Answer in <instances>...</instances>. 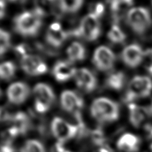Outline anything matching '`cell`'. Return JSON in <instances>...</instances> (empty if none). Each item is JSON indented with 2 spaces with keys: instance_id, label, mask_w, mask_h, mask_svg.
I'll return each instance as SVG.
<instances>
[{
  "instance_id": "cell-9",
  "label": "cell",
  "mask_w": 152,
  "mask_h": 152,
  "mask_svg": "<svg viewBox=\"0 0 152 152\" xmlns=\"http://www.w3.org/2000/svg\"><path fill=\"white\" fill-rule=\"evenodd\" d=\"M115 60V54L106 46H100L97 48L94 53V64L96 68L102 71L111 70L114 67Z\"/></svg>"
},
{
  "instance_id": "cell-25",
  "label": "cell",
  "mask_w": 152,
  "mask_h": 152,
  "mask_svg": "<svg viewBox=\"0 0 152 152\" xmlns=\"http://www.w3.org/2000/svg\"><path fill=\"white\" fill-rule=\"evenodd\" d=\"M21 152H46L42 144L36 140H28L21 148Z\"/></svg>"
},
{
  "instance_id": "cell-28",
  "label": "cell",
  "mask_w": 152,
  "mask_h": 152,
  "mask_svg": "<svg viewBox=\"0 0 152 152\" xmlns=\"http://www.w3.org/2000/svg\"><path fill=\"white\" fill-rule=\"evenodd\" d=\"M104 10H105V7H104V4L102 3H98L96 4L94 9L93 11L91 12L92 13H94V15H96V16L99 17V16H102L104 13Z\"/></svg>"
},
{
  "instance_id": "cell-24",
  "label": "cell",
  "mask_w": 152,
  "mask_h": 152,
  "mask_svg": "<svg viewBox=\"0 0 152 152\" xmlns=\"http://www.w3.org/2000/svg\"><path fill=\"white\" fill-rule=\"evenodd\" d=\"M108 38L113 43L120 44L124 42L125 40L126 39V35L118 25H114L108 31Z\"/></svg>"
},
{
  "instance_id": "cell-36",
  "label": "cell",
  "mask_w": 152,
  "mask_h": 152,
  "mask_svg": "<svg viewBox=\"0 0 152 152\" xmlns=\"http://www.w3.org/2000/svg\"><path fill=\"white\" fill-rule=\"evenodd\" d=\"M10 1H16V0H10Z\"/></svg>"
},
{
  "instance_id": "cell-27",
  "label": "cell",
  "mask_w": 152,
  "mask_h": 152,
  "mask_svg": "<svg viewBox=\"0 0 152 152\" xmlns=\"http://www.w3.org/2000/svg\"><path fill=\"white\" fill-rule=\"evenodd\" d=\"M0 152H15V148L10 140H6L0 144Z\"/></svg>"
},
{
  "instance_id": "cell-1",
  "label": "cell",
  "mask_w": 152,
  "mask_h": 152,
  "mask_svg": "<svg viewBox=\"0 0 152 152\" xmlns=\"http://www.w3.org/2000/svg\"><path fill=\"white\" fill-rule=\"evenodd\" d=\"M91 113L95 120L101 123H111L119 118L120 107L117 102L105 97L95 99L91 106Z\"/></svg>"
},
{
  "instance_id": "cell-7",
  "label": "cell",
  "mask_w": 152,
  "mask_h": 152,
  "mask_svg": "<svg viewBox=\"0 0 152 152\" xmlns=\"http://www.w3.org/2000/svg\"><path fill=\"white\" fill-rule=\"evenodd\" d=\"M78 130L77 126L68 123L60 117H55L52 120V133L61 143L74 138L78 133Z\"/></svg>"
},
{
  "instance_id": "cell-4",
  "label": "cell",
  "mask_w": 152,
  "mask_h": 152,
  "mask_svg": "<svg viewBox=\"0 0 152 152\" xmlns=\"http://www.w3.org/2000/svg\"><path fill=\"white\" fill-rule=\"evenodd\" d=\"M152 91V80L146 76H137L129 83L126 99L131 102L139 98L149 96Z\"/></svg>"
},
{
  "instance_id": "cell-22",
  "label": "cell",
  "mask_w": 152,
  "mask_h": 152,
  "mask_svg": "<svg viewBox=\"0 0 152 152\" xmlns=\"http://www.w3.org/2000/svg\"><path fill=\"white\" fill-rule=\"evenodd\" d=\"M84 0H59L61 9L65 13H76L81 8Z\"/></svg>"
},
{
  "instance_id": "cell-32",
  "label": "cell",
  "mask_w": 152,
  "mask_h": 152,
  "mask_svg": "<svg viewBox=\"0 0 152 152\" xmlns=\"http://www.w3.org/2000/svg\"><path fill=\"white\" fill-rule=\"evenodd\" d=\"M103 1H105V2L108 3V4H111V6L113 4V3H114V1H116V0H103Z\"/></svg>"
},
{
  "instance_id": "cell-26",
  "label": "cell",
  "mask_w": 152,
  "mask_h": 152,
  "mask_svg": "<svg viewBox=\"0 0 152 152\" xmlns=\"http://www.w3.org/2000/svg\"><path fill=\"white\" fill-rule=\"evenodd\" d=\"M10 39L9 33L0 28V56L4 54L10 48Z\"/></svg>"
},
{
  "instance_id": "cell-18",
  "label": "cell",
  "mask_w": 152,
  "mask_h": 152,
  "mask_svg": "<svg viewBox=\"0 0 152 152\" xmlns=\"http://www.w3.org/2000/svg\"><path fill=\"white\" fill-rule=\"evenodd\" d=\"M134 0H116L111 7L114 19L118 22L125 16H127L129 10L132 9Z\"/></svg>"
},
{
  "instance_id": "cell-11",
  "label": "cell",
  "mask_w": 152,
  "mask_h": 152,
  "mask_svg": "<svg viewBox=\"0 0 152 152\" xmlns=\"http://www.w3.org/2000/svg\"><path fill=\"white\" fill-rule=\"evenodd\" d=\"M61 106L66 112L74 115L80 113L83 107V100L77 93L72 91H65L60 97Z\"/></svg>"
},
{
  "instance_id": "cell-20",
  "label": "cell",
  "mask_w": 152,
  "mask_h": 152,
  "mask_svg": "<svg viewBox=\"0 0 152 152\" xmlns=\"http://www.w3.org/2000/svg\"><path fill=\"white\" fill-rule=\"evenodd\" d=\"M126 83V75L121 71L115 72L109 75L106 80V86L114 90L122 89Z\"/></svg>"
},
{
  "instance_id": "cell-23",
  "label": "cell",
  "mask_w": 152,
  "mask_h": 152,
  "mask_svg": "<svg viewBox=\"0 0 152 152\" xmlns=\"http://www.w3.org/2000/svg\"><path fill=\"white\" fill-rule=\"evenodd\" d=\"M54 0H34L35 10L34 11L42 17L44 15L50 13L53 8Z\"/></svg>"
},
{
  "instance_id": "cell-19",
  "label": "cell",
  "mask_w": 152,
  "mask_h": 152,
  "mask_svg": "<svg viewBox=\"0 0 152 152\" xmlns=\"http://www.w3.org/2000/svg\"><path fill=\"white\" fill-rule=\"evenodd\" d=\"M67 55L71 62H79L86 58V48L78 42H74L67 49Z\"/></svg>"
},
{
  "instance_id": "cell-16",
  "label": "cell",
  "mask_w": 152,
  "mask_h": 152,
  "mask_svg": "<svg viewBox=\"0 0 152 152\" xmlns=\"http://www.w3.org/2000/svg\"><path fill=\"white\" fill-rule=\"evenodd\" d=\"M139 137L133 134L127 133L123 134L117 141V148L123 152H137L139 150Z\"/></svg>"
},
{
  "instance_id": "cell-5",
  "label": "cell",
  "mask_w": 152,
  "mask_h": 152,
  "mask_svg": "<svg viewBox=\"0 0 152 152\" xmlns=\"http://www.w3.org/2000/svg\"><path fill=\"white\" fill-rule=\"evenodd\" d=\"M35 109L40 114L48 111L55 102L53 89L45 83H38L34 88Z\"/></svg>"
},
{
  "instance_id": "cell-35",
  "label": "cell",
  "mask_w": 152,
  "mask_h": 152,
  "mask_svg": "<svg viewBox=\"0 0 152 152\" xmlns=\"http://www.w3.org/2000/svg\"><path fill=\"white\" fill-rule=\"evenodd\" d=\"M65 152H72V151H65Z\"/></svg>"
},
{
  "instance_id": "cell-30",
  "label": "cell",
  "mask_w": 152,
  "mask_h": 152,
  "mask_svg": "<svg viewBox=\"0 0 152 152\" xmlns=\"http://www.w3.org/2000/svg\"><path fill=\"white\" fill-rule=\"evenodd\" d=\"M5 15V2L4 0H0V19Z\"/></svg>"
},
{
  "instance_id": "cell-14",
  "label": "cell",
  "mask_w": 152,
  "mask_h": 152,
  "mask_svg": "<svg viewBox=\"0 0 152 152\" xmlns=\"http://www.w3.org/2000/svg\"><path fill=\"white\" fill-rule=\"evenodd\" d=\"M68 33L57 22L51 24L46 33V41L55 48L60 47L68 38Z\"/></svg>"
},
{
  "instance_id": "cell-21",
  "label": "cell",
  "mask_w": 152,
  "mask_h": 152,
  "mask_svg": "<svg viewBox=\"0 0 152 152\" xmlns=\"http://www.w3.org/2000/svg\"><path fill=\"white\" fill-rule=\"evenodd\" d=\"M16 74V65L10 61L0 63V79L3 80H10Z\"/></svg>"
},
{
  "instance_id": "cell-13",
  "label": "cell",
  "mask_w": 152,
  "mask_h": 152,
  "mask_svg": "<svg viewBox=\"0 0 152 152\" xmlns=\"http://www.w3.org/2000/svg\"><path fill=\"white\" fill-rule=\"evenodd\" d=\"M74 78L78 88L86 92H92L94 91L97 85L94 74L87 68L77 70Z\"/></svg>"
},
{
  "instance_id": "cell-33",
  "label": "cell",
  "mask_w": 152,
  "mask_h": 152,
  "mask_svg": "<svg viewBox=\"0 0 152 152\" xmlns=\"http://www.w3.org/2000/svg\"><path fill=\"white\" fill-rule=\"evenodd\" d=\"M148 132H149L150 135H151V137H152V126L148 128Z\"/></svg>"
},
{
  "instance_id": "cell-29",
  "label": "cell",
  "mask_w": 152,
  "mask_h": 152,
  "mask_svg": "<svg viewBox=\"0 0 152 152\" xmlns=\"http://www.w3.org/2000/svg\"><path fill=\"white\" fill-rule=\"evenodd\" d=\"M11 116L9 115L8 113L2 108H0V121H4V120H10Z\"/></svg>"
},
{
  "instance_id": "cell-10",
  "label": "cell",
  "mask_w": 152,
  "mask_h": 152,
  "mask_svg": "<svg viewBox=\"0 0 152 152\" xmlns=\"http://www.w3.org/2000/svg\"><path fill=\"white\" fill-rule=\"evenodd\" d=\"M30 93L31 90L28 85L21 82L14 83L7 90V100L14 105H20L27 100Z\"/></svg>"
},
{
  "instance_id": "cell-3",
  "label": "cell",
  "mask_w": 152,
  "mask_h": 152,
  "mask_svg": "<svg viewBox=\"0 0 152 152\" xmlns=\"http://www.w3.org/2000/svg\"><path fill=\"white\" fill-rule=\"evenodd\" d=\"M126 16L129 26L137 34L146 32L151 25V14L145 7H133L129 10Z\"/></svg>"
},
{
  "instance_id": "cell-6",
  "label": "cell",
  "mask_w": 152,
  "mask_h": 152,
  "mask_svg": "<svg viewBox=\"0 0 152 152\" xmlns=\"http://www.w3.org/2000/svg\"><path fill=\"white\" fill-rule=\"evenodd\" d=\"M76 34L88 41L97 39L101 34V25L99 17L92 13L83 17Z\"/></svg>"
},
{
  "instance_id": "cell-12",
  "label": "cell",
  "mask_w": 152,
  "mask_h": 152,
  "mask_svg": "<svg viewBox=\"0 0 152 152\" xmlns=\"http://www.w3.org/2000/svg\"><path fill=\"white\" fill-rule=\"evenodd\" d=\"M143 50L137 44L129 45L122 52V59L127 66L134 68L140 65L144 58Z\"/></svg>"
},
{
  "instance_id": "cell-17",
  "label": "cell",
  "mask_w": 152,
  "mask_h": 152,
  "mask_svg": "<svg viewBox=\"0 0 152 152\" xmlns=\"http://www.w3.org/2000/svg\"><path fill=\"white\" fill-rule=\"evenodd\" d=\"M150 114L149 108H142L133 103L129 105V118L134 127L139 128Z\"/></svg>"
},
{
  "instance_id": "cell-8",
  "label": "cell",
  "mask_w": 152,
  "mask_h": 152,
  "mask_svg": "<svg viewBox=\"0 0 152 152\" xmlns=\"http://www.w3.org/2000/svg\"><path fill=\"white\" fill-rule=\"evenodd\" d=\"M20 64L24 72L28 75H42L48 71V66L45 62L39 56L36 55L28 53L22 56Z\"/></svg>"
},
{
  "instance_id": "cell-34",
  "label": "cell",
  "mask_w": 152,
  "mask_h": 152,
  "mask_svg": "<svg viewBox=\"0 0 152 152\" xmlns=\"http://www.w3.org/2000/svg\"><path fill=\"white\" fill-rule=\"evenodd\" d=\"M1 89H0V97H1Z\"/></svg>"
},
{
  "instance_id": "cell-31",
  "label": "cell",
  "mask_w": 152,
  "mask_h": 152,
  "mask_svg": "<svg viewBox=\"0 0 152 152\" xmlns=\"http://www.w3.org/2000/svg\"><path fill=\"white\" fill-rule=\"evenodd\" d=\"M95 152H111V151H108V150L106 149V148H99V149H98L97 151H96Z\"/></svg>"
},
{
  "instance_id": "cell-2",
  "label": "cell",
  "mask_w": 152,
  "mask_h": 152,
  "mask_svg": "<svg viewBox=\"0 0 152 152\" xmlns=\"http://www.w3.org/2000/svg\"><path fill=\"white\" fill-rule=\"evenodd\" d=\"M42 23V16L35 11H26L15 18L14 28L21 35L34 37L39 33Z\"/></svg>"
},
{
  "instance_id": "cell-15",
  "label": "cell",
  "mask_w": 152,
  "mask_h": 152,
  "mask_svg": "<svg viewBox=\"0 0 152 152\" xmlns=\"http://www.w3.org/2000/svg\"><path fill=\"white\" fill-rule=\"evenodd\" d=\"M77 69L71 62L59 61L55 64L53 68V75L57 81L65 82L75 76Z\"/></svg>"
}]
</instances>
